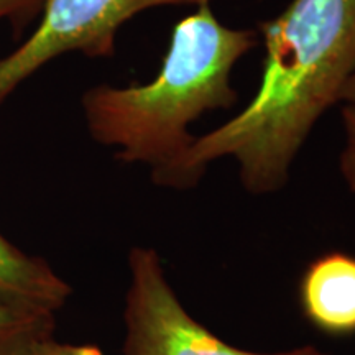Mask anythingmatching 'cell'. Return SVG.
Here are the masks:
<instances>
[{
	"mask_svg": "<svg viewBox=\"0 0 355 355\" xmlns=\"http://www.w3.org/2000/svg\"><path fill=\"white\" fill-rule=\"evenodd\" d=\"M128 277L122 355H327L314 345L252 352L225 343L184 309L155 248H132Z\"/></svg>",
	"mask_w": 355,
	"mask_h": 355,
	"instance_id": "cell-3",
	"label": "cell"
},
{
	"mask_svg": "<svg viewBox=\"0 0 355 355\" xmlns=\"http://www.w3.org/2000/svg\"><path fill=\"white\" fill-rule=\"evenodd\" d=\"M33 355H102V352L96 345L61 344L51 339L44 343Z\"/></svg>",
	"mask_w": 355,
	"mask_h": 355,
	"instance_id": "cell-10",
	"label": "cell"
},
{
	"mask_svg": "<svg viewBox=\"0 0 355 355\" xmlns=\"http://www.w3.org/2000/svg\"><path fill=\"white\" fill-rule=\"evenodd\" d=\"M212 0H44L42 20L12 53L0 58V104L40 68L66 53L107 58L119 28L139 13L165 6H202Z\"/></svg>",
	"mask_w": 355,
	"mask_h": 355,
	"instance_id": "cell-4",
	"label": "cell"
},
{
	"mask_svg": "<svg viewBox=\"0 0 355 355\" xmlns=\"http://www.w3.org/2000/svg\"><path fill=\"white\" fill-rule=\"evenodd\" d=\"M73 288L46 261L26 255L0 234V301L32 313L56 316Z\"/></svg>",
	"mask_w": 355,
	"mask_h": 355,
	"instance_id": "cell-6",
	"label": "cell"
},
{
	"mask_svg": "<svg viewBox=\"0 0 355 355\" xmlns=\"http://www.w3.org/2000/svg\"><path fill=\"white\" fill-rule=\"evenodd\" d=\"M300 303L318 331L355 334V257L329 252L311 261L300 283Z\"/></svg>",
	"mask_w": 355,
	"mask_h": 355,
	"instance_id": "cell-5",
	"label": "cell"
},
{
	"mask_svg": "<svg viewBox=\"0 0 355 355\" xmlns=\"http://www.w3.org/2000/svg\"><path fill=\"white\" fill-rule=\"evenodd\" d=\"M55 318L0 301V355H33L53 339Z\"/></svg>",
	"mask_w": 355,
	"mask_h": 355,
	"instance_id": "cell-7",
	"label": "cell"
},
{
	"mask_svg": "<svg viewBox=\"0 0 355 355\" xmlns=\"http://www.w3.org/2000/svg\"><path fill=\"white\" fill-rule=\"evenodd\" d=\"M344 128V146L339 157V171L345 186L355 194V104H344L340 109Z\"/></svg>",
	"mask_w": 355,
	"mask_h": 355,
	"instance_id": "cell-8",
	"label": "cell"
},
{
	"mask_svg": "<svg viewBox=\"0 0 355 355\" xmlns=\"http://www.w3.org/2000/svg\"><path fill=\"white\" fill-rule=\"evenodd\" d=\"M259 44V30L225 26L202 3L175 25L152 81L128 87L101 84L84 92L89 133L115 148L121 162L148 165L153 183L170 188L196 140L191 123L211 110L234 107L239 96L232 71Z\"/></svg>",
	"mask_w": 355,
	"mask_h": 355,
	"instance_id": "cell-2",
	"label": "cell"
},
{
	"mask_svg": "<svg viewBox=\"0 0 355 355\" xmlns=\"http://www.w3.org/2000/svg\"><path fill=\"white\" fill-rule=\"evenodd\" d=\"M340 104H355V74L349 79V83L345 84Z\"/></svg>",
	"mask_w": 355,
	"mask_h": 355,
	"instance_id": "cell-11",
	"label": "cell"
},
{
	"mask_svg": "<svg viewBox=\"0 0 355 355\" xmlns=\"http://www.w3.org/2000/svg\"><path fill=\"white\" fill-rule=\"evenodd\" d=\"M44 0H0V20H8L15 26L28 25L42 13Z\"/></svg>",
	"mask_w": 355,
	"mask_h": 355,
	"instance_id": "cell-9",
	"label": "cell"
},
{
	"mask_svg": "<svg viewBox=\"0 0 355 355\" xmlns=\"http://www.w3.org/2000/svg\"><path fill=\"white\" fill-rule=\"evenodd\" d=\"M257 30L265 43L257 94L224 125L196 137L170 189L196 188L211 163L232 158L248 194L278 193L313 128L340 104L355 74V0H291Z\"/></svg>",
	"mask_w": 355,
	"mask_h": 355,
	"instance_id": "cell-1",
	"label": "cell"
}]
</instances>
